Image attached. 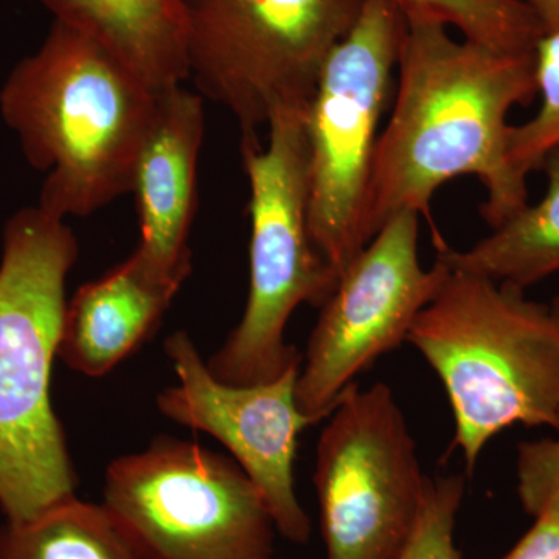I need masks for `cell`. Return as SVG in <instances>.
<instances>
[{"label": "cell", "instance_id": "8fae6325", "mask_svg": "<svg viewBox=\"0 0 559 559\" xmlns=\"http://www.w3.org/2000/svg\"><path fill=\"white\" fill-rule=\"evenodd\" d=\"M164 348L178 384L157 396L160 414L218 440L260 489L280 535L307 544L311 521L294 487L299 437L312 426L296 401L300 364L274 381L227 384L213 377L187 331L170 334Z\"/></svg>", "mask_w": 559, "mask_h": 559}, {"label": "cell", "instance_id": "ffe728a7", "mask_svg": "<svg viewBox=\"0 0 559 559\" xmlns=\"http://www.w3.org/2000/svg\"><path fill=\"white\" fill-rule=\"evenodd\" d=\"M555 436L518 444V495L525 513L559 522V419Z\"/></svg>", "mask_w": 559, "mask_h": 559}, {"label": "cell", "instance_id": "5bb4252c", "mask_svg": "<svg viewBox=\"0 0 559 559\" xmlns=\"http://www.w3.org/2000/svg\"><path fill=\"white\" fill-rule=\"evenodd\" d=\"M142 80L164 92L189 80L183 0H39Z\"/></svg>", "mask_w": 559, "mask_h": 559}, {"label": "cell", "instance_id": "4fadbf2b", "mask_svg": "<svg viewBox=\"0 0 559 559\" xmlns=\"http://www.w3.org/2000/svg\"><path fill=\"white\" fill-rule=\"evenodd\" d=\"M186 278L168 274L139 248L66 305L58 358L76 373L102 378L142 347Z\"/></svg>", "mask_w": 559, "mask_h": 559}, {"label": "cell", "instance_id": "7c38bea8", "mask_svg": "<svg viewBox=\"0 0 559 559\" xmlns=\"http://www.w3.org/2000/svg\"><path fill=\"white\" fill-rule=\"evenodd\" d=\"M202 135L201 95L183 86L160 92L132 173L142 231L138 248L162 271L186 280L191 272L189 235L197 213Z\"/></svg>", "mask_w": 559, "mask_h": 559}, {"label": "cell", "instance_id": "277c9868", "mask_svg": "<svg viewBox=\"0 0 559 559\" xmlns=\"http://www.w3.org/2000/svg\"><path fill=\"white\" fill-rule=\"evenodd\" d=\"M450 271L407 334L447 390L466 468L502 430L557 428L559 296Z\"/></svg>", "mask_w": 559, "mask_h": 559}, {"label": "cell", "instance_id": "6da1fadb", "mask_svg": "<svg viewBox=\"0 0 559 559\" xmlns=\"http://www.w3.org/2000/svg\"><path fill=\"white\" fill-rule=\"evenodd\" d=\"M447 25L406 22L399 87L378 138L366 201L369 241L401 212L428 216L433 193L459 176L488 191L491 229L528 204L527 179L509 160V114L538 90L535 57L452 38Z\"/></svg>", "mask_w": 559, "mask_h": 559}, {"label": "cell", "instance_id": "7402d4cb", "mask_svg": "<svg viewBox=\"0 0 559 559\" xmlns=\"http://www.w3.org/2000/svg\"><path fill=\"white\" fill-rule=\"evenodd\" d=\"M538 17L546 33L559 31V0H521Z\"/></svg>", "mask_w": 559, "mask_h": 559}, {"label": "cell", "instance_id": "5b68a950", "mask_svg": "<svg viewBox=\"0 0 559 559\" xmlns=\"http://www.w3.org/2000/svg\"><path fill=\"white\" fill-rule=\"evenodd\" d=\"M307 109L275 110L266 146L241 139L252 227L248 304L207 360L213 377L227 384L274 381L300 364L299 352L285 340L290 316L304 304L322 307L340 280L311 238Z\"/></svg>", "mask_w": 559, "mask_h": 559}, {"label": "cell", "instance_id": "9c48e42d", "mask_svg": "<svg viewBox=\"0 0 559 559\" xmlns=\"http://www.w3.org/2000/svg\"><path fill=\"white\" fill-rule=\"evenodd\" d=\"M319 437L314 484L326 559H396L429 480L388 384L349 388Z\"/></svg>", "mask_w": 559, "mask_h": 559}, {"label": "cell", "instance_id": "ac0fdd59", "mask_svg": "<svg viewBox=\"0 0 559 559\" xmlns=\"http://www.w3.org/2000/svg\"><path fill=\"white\" fill-rule=\"evenodd\" d=\"M533 57L540 108L533 119L511 127L509 139L510 165L524 179L559 148V31L543 35Z\"/></svg>", "mask_w": 559, "mask_h": 559}, {"label": "cell", "instance_id": "52a82bcc", "mask_svg": "<svg viewBox=\"0 0 559 559\" xmlns=\"http://www.w3.org/2000/svg\"><path fill=\"white\" fill-rule=\"evenodd\" d=\"M404 28L390 3L366 0L320 70L305 117L311 238L337 277L370 242L367 191Z\"/></svg>", "mask_w": 559, "mask_h": 559}, {"label": "cell", "instance_id": "2e32d148", "mask_svg": "<svg viewBox=\"0 0 559 559\" xmlns=\"http://www.w3.org/2000/svg\"><path fill=\"white\" fill-rule=\"evenodd\" d=\"M0 559H148L103 503L64 500L0 525Z\"/></svg>", "mask_w": 559, "mask_h": 559}, {"label": "cell", "instance_id": "3957f363", "mask_svg": "<svg viewBox=\"0 0 559 559\" xmlns=\"http://www.w3.org/2000/svg\"><path fill=\"white\" fill-rule=\"evenodd\" d=\"M75 235L40 207L3 231L0 263V510L22 522L75 498L79 479L50 401Z\"/></svg>", "mask_w": 559, "mask_h": 559}, {"label": "cell", "instance_id": "7a4b0ae2", "mask_svg": "<svg viewBox=\"0 0 559 559\" xmlns=\"http://www.w3.org/2000/svg\"><path fill=\"white\" fill-rule=\"evenodd\" d=\"M159 94L90 36L55 21L0 92L3 120L32 167L47 173L38 207L61 219L87 216L131 193Z\"/></svg>", "mask_w": 559, "mask_h": 559}, {"label": "cell", "instance_id": "9a60e30c", "mask_svg": "<svg viewBox=\"0 0 559 559\" xmlns=\"http://www.w3.org/2000/svg\"><path fill=\"white\" fill-rule=\"evenodd\" d=\"M539 170L546 194L525 205L473 248L454 250L437 242V259L448 270L511 283L522 289L559 272V148L551 150Z\"/></svg>", "mask_w": 559, "mask_h": 559}, {"label": "cell", "instance_id": "8992f818", "mask_svg": "<svg viewBox=\"0 0 559 559\" xmlns=\"http://www.w3.org/2000/svg\"><path fill=\"white\" fill-rule=\"evenodd\" d=\"M366 0H183L189 80L259 139L275 110L308 108Z\"/></svg>", "mask_w": 559, "mask_h": 559}, {"label": "cell", "instance_id": "30bf717a", "mask_svg": "<svg viewBox=\"0 0 559 559\" xmlns=\"http://www.w3.org/2000/svg\"><path fill=\"white\" fill-rule=\"evenodd\" d=\"M418 231L417 212L390 218L320 307L296 382L297 406L311 425L329 417L359 374L407 341L450 275L439 259L421 266Z\"/></svg>", "mask_w": 559, "mask_h": 559}, {"label": "cell", "instance_id": "d6986e66", "mask_svg": "<svg viewBox=\"0 0 559 559\" xmlns=\"http://www.w3.org/2000/svg\"><path fill=\"white\" fill-rule=\"evenodd\" d=\"M463 496L460 474L430 479L417 524L396 559H462L454 533Z\"/></svg>", "mask_w": 559, "mask_h": 559}, {"label": "cell", "instance_id": "44dd1931", "mask_svg": "<svg viewBox=\"0 0 559 559\" xmlns=\"http://www.w3.org/2000/svg\"><path fill=\"white\" fill-rule=\"evenodd\" d=\"M499 559H559V522L549 514L536 516L532 528Z\"/></svg>", "mask_w": 559, "mask_h": 559}, {"label": "cell", "instance_id": "e0dca14e", "mask_svg": "<svg viewBox=\"0 0 559 559\" xmlns=\"http://www.w3.org/2000/svg\"><path fill=\"white\" fill-rule=\"evenodd\" d=\"M406 22H437L491 49L532 53L543 25L521 0H384Z\"/></svg>", "mask_w": 559, "mask_h": 559}, {"label": "cell", "instance_id": "ba28073f", "mask_svg": "<svg viewBox=\"0 0 559 559\" xmlns=\"http://www.w3.org/2000/svg\"><path fill=\"white\" fill-rule=\"evenodd\" d=\"M103 506L148 559H271L266 500L231 457L162 436L106 469Z\"/></svg>", "mask_w": 559, "mask_h": 559}]
</instances>
